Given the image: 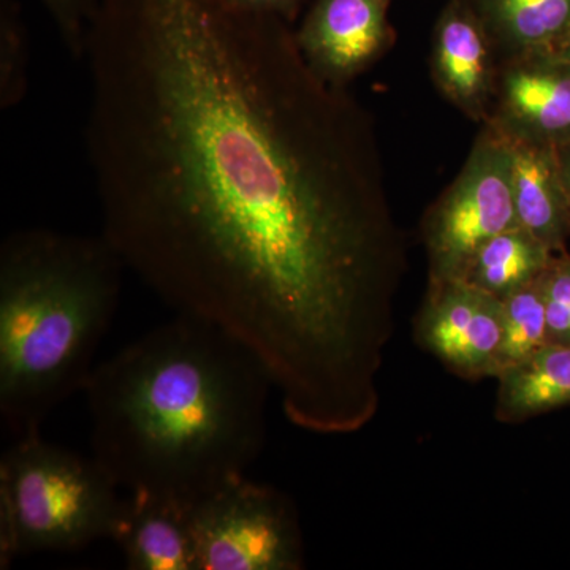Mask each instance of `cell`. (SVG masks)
<instances>
[{
	"instance_id": "cell-1",
	"label": "cell",
	"mask_w": 570,
	"mask_h": 570,
	"mask_svg": "<svg viewBox=\"0 0 570 570\" xmlns=\"http://www.w3.org/2000/svg\"><path fill=\"white\" fill-rule=\"evenodd\" d=\"M82 61L126 268L253 352L295 426L373 411L404 253L363 108L228 0H99Z\"/></svg>"
},
{
	"instance_id": "cell-2",
	"label": "cell",
	"mask_w": 570,
	"mask_h": 570,
	"mask_svg": "<svg viewBox=\"0 0 570 570\" xmlns=\"http://www.w3.org/2000/svg\"><path fill=\"white\" fill-rule=\"evenodd\" d=\"M272 389L253 352L176 314L94 367L92 456L119 489L193 505L261 455Z\"/></svg>"
},
{
	"instance_id": "cell-3",
	"label": "cell",
	"mask_w": 570,
	"mask_h": 570,
	"mask_svg": "<svg viewBox=\"0 0 570 570\" xmlns=\"http://www.w3.org/2000/svg\"><path fill=\"white\" fill-rule=\"evenodd\" d=\"M126 265L99 236L22 228L0 245V417L14 439L41 433L82 392L111 325Z\"/></svg>"
},
{
	"instance_id": "cell-4",
	"label": "cell",
	"mask_w": 570,
	"mask_h": 570,
	"mask_svg": "<svg viewBox=\"0 0 570 570\" xmlns=\"http://www.w3.org/2000/svg\"><path fill=\"white\" fill-rule=\"evenodd\" d=\"M118 483L99 461L40 434L14 439L0 460V568L40 551L110 540Z\"/></svg>"
},
{
	"instance_id": "cell-5",
	"label": "cell",
	"mask_w": 570,
	"mask_h": 570,
	"mask_svg": "<svg viewBox=\"0 0 570 570\" xmlns=\"http://www.w3.org/2000/svg\"><path fill=\"white\" fill-rule=\"evenodd\" d=\"M198 570L302 568L298 528L291 505L272 487L246 475L190 505Z\"/></svg>"
},
{
	"instance_id": "cell-6",
	"label": "cell",
	"mask_w": 570,
	"mask_h": 570,
	"mask_svg": "<svg viewBox=\"0 0 570 570\" xmlns=\"http://www.w3.org/2000/svg\"><path fill=\"white\" fill-rule=\"evenodd\" d=\"M515 225L508 142L490 135L428 224L433 285L461 279L480 247Z\"/></svg>"
},
{
	"instance_id": "cell-7",
	"label": "cell",
	"mask_w": 570,
	"mask_h": 570,
	"mask_svg": "<svg viewBox=\"0 0 570 570\" xmlns=\"http://www.w3.org/2000/svg\"><path fill=\"white\" fill-rule=\"evenodd\" d=\"M502 299L464 279L431 287L420 337L438 358L466 377H494L502 341Z\"/></svg>"
},
{
	"instance_id": "cell-8",
	"label": "cell",
	"mask_w": 570,
	"mask_h": 570,
	"mask_svg": "<svg viewBox=\"0 0 570 570\" xmlns=\"http://www.w3.org/2000/svg\"><path fill=\"white\" fill-rule=\"evenodd\" d=\"M387 0H317L295 32L311 69L344 86L370 66L387 41Z\"/></svg>"
},
{
	"instance_id": "cell-9",
	"label": "cell",
	"mask_w": 570,
	"mask_h": 570,
	"mask_svg": "<svg viewBox=\"0 0 570 570\" xmlns=\"http://www.w3.org/2000/svg\"><path fill=\"white\" fill-rule=\"evenodd\" d=\"M110 540L130 570H198L190 505L178 499L129 491L121 498Z\"/></svg>"
},
{
	"instance_id": "cell-10",
	"label": "cell",
	"mask_w": 570,
	"mask_h": 570,
	"mask_svg": "<svg viewBox=\"0 0 570 570\" xmlns=\"http://www.w3.org/2000/svg\"><path fill=\"white\" fill-rule=\"evenodd\" d=\"M502 135L508 142L517 220L553 253L562 250L570 214L557 145L515 130Z\"/></svg>"
},
{
	"instance_id": "cell-11",
	"label": "cell",
	"mask_w": 570,
	"mask_h": 570,
	"mask_svg": "<svg viewBox=\"0 0 570 570\" xmlns=\"http://www.w3.org/2000/svg\"><path fill=\"white\" fill-rule=\"evenodd\" d=\"M504 102L519 132L557 146L570 141V61L554 55L510 70Z\"/></svg>"
},
{
	"instance_id": "cell-12",
	"label": "cell",
	"mask_w": 570,
	"mask_h": 570,
	"mask_svg": "<svg viewBox=\"0 0 570 570\" xmlns=\"http://www.w3.org/2000/svg\"><path fill=\"white\" fill-rule=\"evenodd\" d=\"M497 415L520 422L570 404V344L550 343L497 376Z\"/></svg>"
},
{
	"instance_id": "cell-13",
	"label": "cell",
	"mask_w": 570,
	"mask_h": 570,
	"mask_svg": "<svg viewBox=\"0 0 570 570\" xmlns=\"http://www.w3.org/2000/svg\"><path fill=\"white\" fill-rule=\"evenodd\" d=\"M553 250L521 225L485 243L461 279L504 299L547 272Z\"/></svg>"
},
{
	"instance_id": "cell-14",
	"label": "cell",
	"mask_w": 570,
	"mask_h": 570,
	"mask_svg": "<svg viewBox=\"0 0 570 570\" xmlns=\"http://www.w3.org/2000/svg\"><path fill=\"white\" fill-rule=\"evenodd\" d=\"M439 81L460 104L475 107L489 91L490 58L478 26L461 14H449L439 29Z\"/></svg>"
},
{
	"instance_id": "cell-15",
	"label": "cell",
	"mask_w": 570,
	"mask_h": 570,
	"mask_svg": "<svg viewBox=\"0 0 570 570\" xmlns=\"http://www.w3.org/2000/svg\"><path fill=\"white\" fill-rule=\"evenodd\" d=\"M542 279L543 275L502 299V341L494 377L551 343Z\"/></svg>"
},
{
	"instance_id": "cell-16",
	"label": "cell",
	"mask_w": 570,
	"mask_h": 570,
	"mask_svg": "<svg viewBox=\"0 0 570 570\" xmlns=\"http://www.w3.org/2000/svg\"><path fill=\"white\" fill-rule=\"evenodd\" d=\"M502 36L524 50H543L570 36V0H489Z\"/></svg>"
},
{
	"instance_id": "cell-17",
	"label": "cell",
	"mask_w": 570,
	"mask_h": 570,
	"mask_svg": "<svg viewBox=\"0 0 570 570\" xmlns=\"http://www.w3.org/2000/svg\"><path fill=\"white\" fill-rule=\"evenodd\" d=\"M29 88V45L18 10L2 3L0 14V108L11 110Z\"/></svg>"
},
{
	"instance_id": "cell-18",
	"label": "cell",
	"mask_w": 570,
	"mask_h": 570,
	"mask_svg": "<svg viewBox=\"0 0 570 570\" xmlns=\"http://www.w3.org/2000/svg\"><path fill=\"white\" fill-rule=\"evenodd\" d=\"M547 324L551 343L570 344V257H553L543 273Z\"/></svg>"
},
{
	"instance_id": "cell-19",
	"label": "cell",
	"mask_w": 570,
	"mask_h": 570,
	"mask_svg": "<svg viewBox=\"0 0 570 570\" xmlns=\"http://www.w3.org/2000/svg\"><path fill=\"white\" fill-rule=\"evenodd\" d=\"M51 14L71 58H85L89 29L96 18L99 0H40Z\"/></svg>"
},
{
	"instance_id": "cell-20",
	"label": "cell",
	"mask_w": 570,
	"mask_h": 570,
	"mask_svg": "<svg viewBox=\"0 0 570 570\" xmlns=\"http://www.w3.org/2000/svg\"><path fill=\"white\" fill-rule=\"evenodd\" d=\"M228 2L242 7V9L264 11V13L279 17V14L287 13L298 0H228Z\"/></svg>"
},
{
	"instance_id": "cell-21",
	"label": "cell",
	"mask_w": 570,
	"mask_h": 570,
	"mask_svg": "<svg viewBox=\"0 0 570 570\" xmlns=\"http://www.w3.org/2000/svg\"><path fill=\"white\" fill-rule=\"evenodd\" d=\"M558 163H560V171L562 184H564L566 197H568L570 214V141L562 142L557 146Z\"/></svg>"
},
{
	"instance_id": "cell-22",
	"label": "cell",
	"mask_w": 570,
	"mask_h": 570,
	"mask_svg": "<svg viewBox=\"0 0 570 570\" xmlns=\"http://www.w3.org/2000/svg\"><path fill=\"white\" fill-rule=\"evenodd\" d=\"M558 56L570 61V36L562 40L561 51H558Z\"/></svg>"
}]
</instances>
